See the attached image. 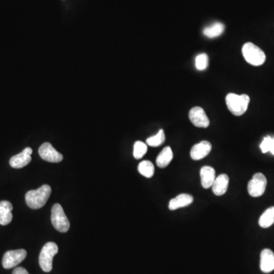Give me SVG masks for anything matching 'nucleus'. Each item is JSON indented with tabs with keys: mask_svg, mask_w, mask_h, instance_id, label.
<instances>
[{
	"mask_svg": "<svg viewBox=\"0 0 274 274\" xmlns=\"http://www.w3.org/2000/svg\"><path fill=\"white\" fill-rule=\"evenodd\" d=\"M50 195H51V187L47 184H44L37 190H29L26 194V204L31 209H41L47 204Z\"/></svg>",
	"mask_w": 274,
	"mask_h": 274,
	"instance_id": "f257e3e1",
	"label": "nucleus"
},
{
	"mask_svg": "<svg viewBox=\"0 0 274 274\" xmlns=\"http://www.w3.org/2000/svg\"><path fill=\"white\" fill-rule=\"evenodd\" d=\"M226 102L231 113L235 116H241L247 112L250 98L247 95L229 93L226 96Z\"/></svg>",
	"mask_w": 274,
	"mask_h": 274,
	"instance_id": "f03ea898",
	"label": "nucleus"
},
{
	"mask_svg": "<svg viewBox=\"0 0 274 274\" xmlns=\"http://www.w3.org/2000/svg\"><path fill=\"white\" fill-rule=\"evenodd\" d=\"M242 54L245 61L255 67H259L265 63L266 55L264 52L252 43L249 42L244 44Z\"/></svg>",
	"mask_w": 274,
	"mask_h": 274,
	"instance_id": "7ed1b4c3",
	"label": "nucleus"
},
{
	"mask_svg": "<svg viewBox=\"0 0 274 274\" xmlns=\"http://www.w3.org/2000/svg\"><path fill=\"white\" fill-rule=\"evenodd\" d=\"M58 246L54 242H47L44 244L40 253L39 264L44 272L51 271L53 268V259L58 253Z\"/></svg>",
	"mask_w": 274,
	"mask_h": 274,
	"instance_id": "20e7f679",
	"label": "nucleus"
},
{
	"mask_svg": "<svg viewBox=\"0 0 274 274\" xmlns=\"http://www.w3.org/2000/svg\"><path fill=\"white\" fill-rule=\"evenodd\" d=\"M51 223L53 227L58 232H63V233L68 232L70 223L61 204H54L52 207Z\"/></svg>",
	"mask_w": 274,
	"mask_h": 274,
	"instance_id": "39448f33",
	"label": "nucleus"
},
{
	"mask_svg": "<svg viewBox=\"0 0 274 274\" xmlns=\"http://www.w3.org/2000/svg\"><path fill=\"white\" fill-rule=\"evenodd\" d=\"M267 184V178L262 173L255 174L248 184L249 195L253 198L262 196L265 192Z\"/></svg>",
	"mask_w": 274,
	"mask_h": 274,
	"instance_id": "423d86ee",
	"label": "nucleus"
},
{
	"mask_svg": "<svg viewBox=\"0 0 274 274\" xmlns=\"http://www.w3.org/2000/svg\"><path fill=\"white\" fill-rule=\"evenodd\" d=\"M27 256V252L24 249L18 250L9 251L6 252L3 256V267L5 269H11L16 267L17 265L22 262Z\"/></svg>",
	"mask_w": 274,
	"mask_h": 274,
	"instance_id": "0eeeda50",
	"label": "nucleus"
},
{
	"mask_svg": "<svg viewBox=\"0 0 274 274\" xmlns=\"http://www.w3.org/2000/svg\"><path fill=\"white\" fill-rule=\"evenodd\" d=\"M38 152L42 159L49 162H61L64 158L62 154L58 152L50 143H44V144L41 145Z\"/></svg>",
	"mask_w": 274,
	"mask_h": 274,
	"instance_id": "6e6552de",
	"label": "nucleus"
},
{
	"mask_svg": "<svg viewBox=\"0 0 274 274\" xmlns=\"http://www.w3.org/2000/svg\"><path fill=\"white\" fill-rule=\"evenodd\" d=\"M189 118L195 127L199 128H207L209 126V118L202 107H193L189 112Z\"/></svg>",
	"mask_w": 274,
	"mask_h": 274,
	"instance_id": "1a4fd4ad",
	"label": "nucleus"
},
{
	"mask_svg": "<svg viewBox=\"0 0 274 274\" xmlns=\"http://www.w3.org/2000/svg\"><path fill=\"white\" fill-rule=\"evenodd\" d=\"M32 148L27 147L18 155H14L10 158L9 165L14 169H21L28 166L32 161Z\"/></svg>",
	"mask_w": 274,
	"mask_h": 274,
	"instance_id": "9d476101",
	"label": "nucleus"
},
{
	"mask_svg": "<svg viewBox=\"0 0 274 274\" xmlns=\"http://www.w3.org/2000/svg\"><path fill=\"white\" fill-rule=\"evenodd\" d=\"M212 149V145L209 142L204 141L195 144L190 150V157L195 161L203 159L209 155Z\"/></svg>",
	"mask_w": 274,
	"mask_h": 274,
	"instance_id": "9b49d317",
	"label": "nucleus"
},
{
	"mask_svg": "<svg viewBox=\"0 0 274 274\" xmlns=\"http://www.w3.org/2000/svg\"><path fill=\"white\" fill-rule=\"evenodd\" d=\"M261 271L269 273L274 270V253L270 249H264L261 253Z\"/></svg>",
	"mask_w": 274,
	"mask_h": 274,
	"instance_id": "f8f14e48",
	"label": "nucleus"
},
{
	"mask_svg": "<svg viewBox=\"0 0 274 274\" xmlns=\"http://www.w3.org/2000/svg\"><path fill=\"white\" fill-rule=\"evenodd\" d=\"M229 178L226 174H222L215 178L212 185V190L216 196H223L227 191L229 187Z\"/></svg>",
	"mask_w": 274,
	"mask_h": 274,
	"instance_id": "ddd939ff",
	"label": "nucleus"
},
{
	"mask_svg": "<svg viewBox=\"0 0 274 274\" xmlns=\"http://www.w3.org/2000/svg\"><path fill=\"white\" fill-rule=\"evenodd\" d=\"M194 198L187 194H181L176 198L171 200L169 202V208L170 210H176L179 208L185 207L190 205L193 203Z\"/></svg>",
	"mask_w": 274,
	"mask_h": 274,
	"instance_id": "4468645a",
	"label": "nucleus"
},
{
	"mask_svg": "<svg viewBox=\"0 0 274 274\" xmlns=\"http://www.w3.org/2000/svg\"><path fill=\"white\" fill-rule=\"evenodd\" d=\"M13 209L12 204L9 201H3L0 202V225L1 226H7L12 222V213Z\"/></svg>",
	"mask_w": 274,
	"mask_h": 274,
	"instance_id": "2eb2a0df",
	"label": "nucleus"
},
{
	"mask_svg": "<svg viewBox=\"0 0 274 274\" xmlns=\"http://www.w3.org/2000/svg\"><path fill=\"white\" fill-rule=\"evenodd\" d=\"M215 172L213 168L210 166H204L201 169V184L203 187L205 189L212 187V184L215 181Z\"/></svg>",
	"mask_w": 274,
	"mask_h": 274,
	"instance_id": "dca6fc26",
	"label": "nucleus"
},
{
	"mask_svg": "<svg viewBox=\"0 0 274 274\" xmlns=\"http://www.w3.org/2000/svg\"><path fill=\"white\" fill-rule=\"evenodd\" d=\"M173 158V152L170 146L164 148L156 158V165L161 169L167 167Z\"/></svg>",
	"mask_w": 274,
	"mask_h": 274,
	"instance_id": "f3484780",
	"label": "nucleus"
},
{
	"mask_svg": "<svg viewBox=\"0 0 274 274\" xmlns=\"http://www.w3.org/2000/svg\"><path fill=\"white\" fill-rule=\"evenodd\" d=\"M224 31L225 25L223 23L215 22L204 29V35L209 38H215L220 36Z\"/></svg>",
	"mask_w": 274,
	"mask_h": 274,
	"instance_id": "a211bd4d",
	"label": "nucleus"
},
{
	"mask_svg": "<svg viewBox=\"0 0 274 274\" xmlns=\"http://www.w3.org/2000/svg\"><path fill=\"white\" fill-rule=\"evenodd\" d=\"M274 224V206L268 208L259 218V225L264 229L270 227Z\"/></svg>",
	"mask_w": 274,
	"mask_h": 274,
	"instance_id": "6ab92c4d",
	"label": "nucleus"
},
{
	"mask_svg": "<svg viewBox=\"0 0 274 274\" xmlns=\"http://www.w3.org/2000/svg\"><path fill=\"white\" fill-rule=\"evenodd\" d=\"M138 172L143 176L150 178L154 175L155 167L150 161H143L139 164Z\"/></svg>",
	"mask_w": 274,
	"mask_h": 274,
	"instance_id": "aec40b11",
	"label": "nucleus"
},
{
	"mask_svg": "<svg viewBox=\"0 0 274 274\" xmlns=\"http://www.w3.org/2000/svg\"><path fill=\"white\" fill-rule=\"evenodd\" d=\"M166 141V135L163 130H160L155 136L149 137L146 140V144L152 147L161 146Z\"/></svg>",
	"mask_w": 274,
	"mask_h": 274,
	"instance_id": "412c9836",
	"label": "nucleus"
},
{
	"mask_svg": "<svg viewBox=\"0 0 274 274\" xmlns=\"http://www.w3.org/2000/svg\"><path fill=\"white\" fill-rule=\"evenodd\" d=\"M147 150V144L142 141H136L133 146V156L136 159H140L146 155Z\"/></svg>",
	"mask_w": 274,
	"mask_h": 274,
	"instance_id": "4be33fe9",
	"label": "nucleus"
},
{
	"mask_svg": "<svg viewBox=\"0 0 274 274\" xmlns=\"http://www.w3.org/2000/svg\"><path fill=\"white\" fill-rule=\"evenodd\" d=\"M209 64V58L206 53H201L197 56L195 59V66L197 69L200 71L205 70Z\"/></svg>",
	"mask_w": 274,
	"mask_h": 274,
	"instance_id": "5701e85b",
	"label": "nucleus"
},
{
	"mask_svg": "<svg viewBox=\"0 0 274 274\" xmlns=\"http://www.w3.org/2000/svg\"><path fill=\"white\" fill-rule=\"evenodd\" d=\"M271 136H267L264 137V140H263L262 143L260 145V148H261V151H262L263 153H267L269 152V147H270V142Z\"/></svg>",
	"mask_w": 274,
	"mask_h": 274,
	"instance_id": "b1692460",
	"label": "nucleus"
},
{
	"mask_svg": "<svg viewBox=\"0 0 274 274\" xmlns=\"http://www.w3.org/2000/svg\"><path fill=\"white\" fill-rule=\"evenodd\" d=\"M12 274H29L27 270L23 268V267H17L12 272Z\"/></svg>",
	"mask_w": 274,
	"mask_h": 274,
	"instance_id": "393cba45",
	"label": "nucleus"
},
{
	"mask_svg": "<svg viewBox=\"0 0 274 274\" xmlns=\"http://www.w3.org/2000/svg\"><path fill=\"white\" fill-rule=\"evenodd\" d=\"M269 152H271L272 155H274V136L270 139V147H269Z\"/></svg>",
	"mask_w": 274,
	"mask_h": 274,
	"instance_id": "a878e982",
	"label": "nucleus"
}]
</instances>
